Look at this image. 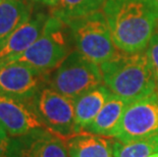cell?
<instances>
[{
	"label": "cell",
	"mask_w": 158,
	"mask_h": 157,
	"mask_svg": "<svg viewBox=\"0 0 158 157\" xmlns=\"http://www.w3.org/2000/svg\"><path fill=\"white\" fill-rule=\"evenodd\" d=\"M102 11L120 52L145 51L158 28L157 0H105Z\"/></svg>",
	"instance_id": "6da1fadb"
},
{
	"label": "cell",
	"mask_w": 158,
	"mask_h": 157,
	"mask_svg": "<svg viewBox=\"0 0 158 157\" xmlns=\"http://www.w3.org/2000/svg\"><path fill=\"white\" fill-rule=\"evenodd\" d=\"M100 68L104 85L113 94L131 103L157 92L155 78L146 51L133 54L119 51Z\"/></svg>",
	"instance_id": "7a4b0ae2"
},
{
	"label": "cell",
	"mask_w": 158,
	"mask_h": 157,
	"mask_svg": "<svg viewBox=\"0 0 158 157\" xmlns=\"http://www.w3.org/2000/svg\"><path fill=\"white\" fill-rule=\"evenodd\" d=\"M69 37H72L69 27L51 14L36 42L12 62H21L50 73L72 52Z\"/></svg>",
	"instance_id": "3957f363"
},
{
	"label": "cell",
	"mask_w": 158,
	"mask_h": 157,
	"mask_svg": "<svg viewBox=\"0 0 158 157\" xmlns=\"http://www.w3.org/2000/svg\"><path fill=\"white\" fill-rule=\"evenodd\" d=\"M76 50L91 61L101 65L114 57L119 50L112 40L104 12L97 10L68 24Z\"/></svg>",
	"instance_id": "277c9868"
},
{
	"label": "cell",
	"mask_w": 158,
	"mask_h": 157,
	"mask_svg": "<svg viewBox=\"0 0 158 157\" xmlns=\"http://www.w3.org/2000/svg\"><path fill=\"white\" fill-rule=\"evenodd\" d=\"M103 76L99 64L91 61L78 50H73L57 68L50 72L48 86L69 99L101 85Z\"/></svg>",
	"instance_id": "5b68a950"
},
{
	"label": "cell",
	"mask_w": 158,
	"mask_h": 157,
	"mask_svg": "<svg viewBox=\"0 0 158 157\" xmlns=\"http://www.w3.org/2000/svg\"><path fill=\"white\" fill-rule=\"evenodd\" d=\"M33 108L45 129L68 141L79 134L73 100L63 96L48 85L32 101Z\"/></svg>",
	"instance_id": "8992f818"
},
{
	"label": "cell",
	"mask_w": 158,
	"mask_h": 157,
	"mask_svg": "<svg viewBox=\"0 0 158 157\" xmlns=\"http://www.w3.org/2000/svg\"><path fill=\"white\" fill-rule=\"evenodd\" d=\"M158 135V91L127 105L111 138L127 143Z\"/></svg>",
	"instance_id": "52a82bcc"
},
{
	"label": "cell",
	"mask_w": 158,
	"mask_h": 157,
	"mask_svg": "<svg viewBox=\"0 0 158 157\" xmlns=\"http://www.w3.org/2000/svg\"><path fill=\"white\" fill-rule=\"evenodd\" d=\"M50 73L21 62L0 65V94L25 102H32L48 85Z\"/></svg>",
	"instance_id": "ba28073f"
},
{
	"label": "cell",
	"mask_w": 158,
	"mask_h": 157,
	"mask_svg": "<svg viewBox=\"0 0 158 157\" xmlns=\"http://www.w3.org/2000/svg\"><path fill=\"white\" fill-rule=\"evenodd\" d=\"M6 157H69L66 141L45 128L10 137Z\"/></svg>",
	"instance_id": "9c48e42d"
},
{
	"label": "cell",
	"mask_w": 158,
	"mask_h": 157,
	"mask_svg": "<svg viewBox=\"0 0 158 157\" xmlns=\"http://www.w3.org/2000/svg\"><path fill=\"white\" fill-rule=\"evenodd\" d=\"M0 123L10 137L25 135L33 130L44 128L33 108L25 102L0 94Z\"/></svg>",
	"instance_id": "30bf717a"
},
{
	"label": "cell",
	"mask_w": 158,
	"mask_h": 157,
	"mask_svg": "<svg viewBox=\"0 0 158 157\" xmlns=\"http://www.w3.org/2000/svg\"><path fill=\"white\" fill-rule=\"evenodd\" d=\"M48 19L45 13L32 14L25 24L16 29L0 47V65L12 62L23 54L42 34Z\"/></svg>",
	"instance_id": "8fae6325"
},
{
	"label": "cell",
	"mask_w": 158,
	"mask_h": 157,
	"mask_svg": "<svg viewBox=\"0 0 158 157\" xmlns=\"http://www.w3.org/2000/svg\"><path fill=\"white\" fill-rule=\"evenodd\" d=\"M111 94L108 87L101 84L73 99L76 123L80 133L92 122Z\"/></svg>",
	"instance_id": "7c38bea8"
},
{
	"label": "cell",
	"mask_w": 158,
	"mask_h": 157,
	"mask_svg": "<svg viewBox=\"0 0 158 157\" xmlns=\"http://www.w3.org/2000/svg\"><path fill=\"white\" fill-rule=\"evenodd\" d=\"M130 103L127 100L112 93L96 118L84 130V132L111 138Z\"/></svg>",
	"instance_id": "4fadbf2b"
},
{
	"label": "cell",
	"mask_w": 158,
	"mask_h": 157,
	"mask_svg": "<svg viewBox=\"0 0 158 157\" xmlns=\"http://www.w3.org/2000/svg\"><path fill=\"white\" fill-rule=\"evenodd\" d=\"M113 141L107 137L82 132L66 141L69 157H113Z\"/></svg>",
	"instance_id": "5bb4252c"
},
{
	"label": "cell",
	"mask_w": 158,
	"mask_h": 157,
	"mask_svg": "<svg viewBox=\"0 0 158 157\" xmlns=\"http://www.w3.org/2000/svg\"><path fill=\"white\" fill-rule=\"evenodd\" d=\"M33 8L25 0H1L0 2V47L16 29L28 21Z\"/></svg>",
	"instance_id": "9a60e30c"
},
{
	"label": "cell",
	"mask_w": 158,
	"mask_h": 157,
	"mask_svg": "<svg viewBox=\"0 0 158 157\" xmlns=\"http://www.w3.org/2000/svg\"><path fill=\"white\" fill-rule=\"evenodd\" d=\"M105 0H59L53 7L52 15L68 24L75 19L100 10Z\"/></svg>",
	"instance_id": "2e32d148"
},
{
	"label": "cell",
	"mask_w": 158,
	"mask_h": 157,
	"mask_svg": "<svg viewBox=\"0 0 158 157\" xmlns=\"http://www.w3.org/2000/svg\"><path fill=\"white\" fill-rule=\"evenodd\" d=\"M113 157H149L158 152V135L132 142L113 141Z\"/></svg>",
	"instance_id": "e0dca14e"
},
{
	"label": "cell",
	"mask_w": 158,
	"mask_h": 157,
	"mask_svg": "<svg viewBox=\"0 0 158 157\" xmlns=\"http://www.w3.org/2000/svg\"><path fill=\"white\" fill-rule=\"evenodd\" d=\"M148 59H149L151 68H152L154 78H155L157 91H158V28L153 34L152 38L150 39L149 44L146 50Z\"/></svg>",
	"instance_id": "ac0fdd59"
},
{
	"label": "cell",
	"mask_w": 158,
	"mask_h": 157,
	"mask_svg": "<svg viewBox=\"0 0 158 157\" xmlns=\"http://www.w3.org/2000/svg\"><path fill=\"white\" fill-rule=\"evenodd\" d=\"M9 139H10V136L8 135L7 132L0 123V157H6Z\"/></svg>",
	"instance_id": "d6986e66"
},
{
	"label": "cell",
	"mask_w": 158,
	"mask_h": 157,
	"mask_svg": "<svg viewBox=\"0 0 158 157\" xmlns=\"http://www.w3.org/2000/svg\"><path fill=\"white\" fill-rule=\"evenodd\" d=\"M149 157H158V152L157 153H153V154H151Z\"/></svg>",
	"instance_id": "ffe728a7"
},
{
	"label": "cell",
	"mask_w": 158,
	"mask_h": 157,
	"mask_svg": "<svg viewBox=\"0 0 158 157\" xmlns=\"http://www.w3.org/2000/svg\"><path fill=\"white\" fill-rule=\"evenodd\" d=\"M32 1H35V2H38V3H41L42 0H32Z\"/></svg>",
	"instance_id": "44dd1931"
},
{
	"label": "cell",
	"mask_w": 158,
	"mask_h": 157,
	"mask_svg": "<svg viewBox=\"0 0 158 157\" xmlns=\"http://www.w3.org/2000/svg\"><path fill=\"white\" fill-rule=\"evenodd\" d=\"M0 2H1V0H0Z\"/></svg>",
	"instance_id": "7402d4cb"
},
{
	"label": "cell",
	"mask_w": 158,
	"mask_h": 157,
	"mask_svg": "<svg viewBox=\"0 0 158 157\" xmlns=\"http://www.w3.org/2000/svg\"><path fill=\"white\" fill-rule=\"evenodd\" d=\"M157 2H158V0H157Z\"/></svg>",
	"instance_id": "603a6c76"
}]
</instances>
